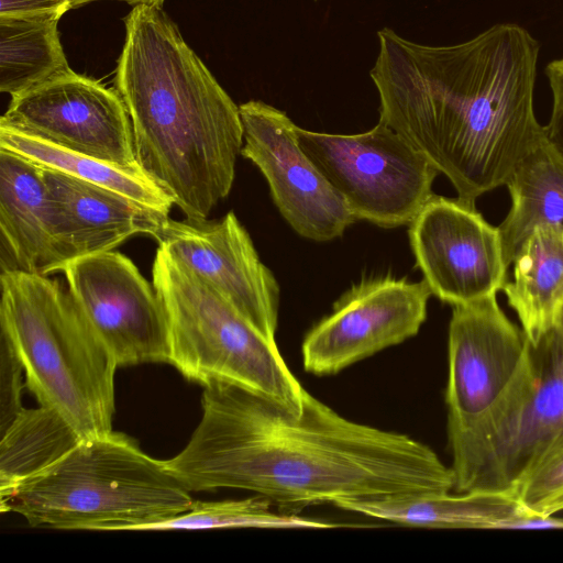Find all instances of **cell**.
<instances>
[{
	"label": "cell",
	"mask_w": 563,
	"mask_h": 563,
	"mask_svg": "<svg viewBox=\"0 0 563 563\" xmlns=\"http://www.w3.org/2000/svg\"><path fill=\"white\" fill-rule=\"evenodd\" d=\"M186 446L165 460L190 493L243 489L280 511L341 499L450 493L454 475L427 444L355 422L307 390L300 412L236 385L205 387Z\"/></svg>",
	"instance_id": "cell-1"
},
{
	"label": "cell",
	"mask_w": 563,
	"mask_h": 563,
	"mask_svg": "<svg viewBox=\"0 0 563 563\" xmlns=\"http://www.w3.org/2000/svg\"><path fill=\"white\" fill-rule=\"evenodd\" d=\"M371 78L379 121L420 151L475 207L507 184L519 163L547 137L536 117L538 41L522 26L500 23L454 45L411 42L377 32Z\"/></svg>",
	"instance_id": "cell-2"
},
{
	"label": "cell",
	"mask_w": 563,
	"mask_h": 563,
	"mask_svg": "<svg viewBox=\"0 0 563 563\" xmlns=\"http://www.w3.org/2000/svg\"><path fill=\"white\" fill-rule=\"evenodd\" d=\"M124 25L115 86L139 167L187 219L205 220L233 186L240 108L162 8L134 5Z\"/></svg>",
	"instance_id": "cell-3"
},
{
	"label": "cell",
	"mask_w": 563,
	"mask_h": 563,
	"mask_svg": "<svg viewBox=\"0 0 563 563\" xmlns=\"http://www.w3.org/2000/svg\"><path fill=\"white\" fill-rule=\"evenodd\" d=\"M0 323L41 406L58 412L81 440L112 431L118 365L48 275L2 268Z\"/></svg>",
	"instance_id": "cell-4"
},
{
	"label": "cell",
	"mask_w": 563,
	"mask_h": 563,
	"mask_svg": "<svg viewBox=\"0 0 563 563\" xmlns=\"http://www.w3.org/2000/svg\"><path fill=\"white\" fill-rule=\"evenodd\" d=\"M194 503L166 468L126 434L81 440L49 467L0 499L33 527L137 530L187 511Z\"/></svg>",
	"instance_id": "cell-5"
},
{
	"label": "cell",
	"mask_w": 563,
	"mask_h": 563,
	"mask_svg": "<svg viewBox=\"0 0 563 563\" xmlns=\"http://www.w3.org/2000/svg\"><path fill=\"white\" fill-rule=\"evenodd\" d=\"M530 382V342L496 295L452 306L445 405L456 493L478 489Z\"/></svg>",
	"instance_id": "cell-6"
},
{
	"label": "cell",
	"mask_w": 563,
	"mask_h": 563,
	"mask_svg": "<svg viewBox=\"0 0 563 563\" xmlns=\"http://www.w3.org/2000/svg\"><path fill=\"white\" fill-rule=\"evenodd\" d=\"M152 277L168 318L169 364L183 376L203 387L236 385L301 411L306 389L276 341L266 339L212 285L161 246Z\"/></svg>",
	"instance_id": "cell-7"
},
{
	"label": "cell",
	"mask_w": 563,
	"mask_h": 563,
	"mask_svg": "<svg viewBox=\"0 0 563 563\" xmlns=\"http://www.w3.org/2000/svg\"><path fill=\"white\" fill-rule=\"evenodd\" d=\"M299 146L356 220L382 228L409 224L434 195L439 170L385 123L358 134L296 126Z\"/></svg>",
	"instance_id": "cell-8"
},
{
	"label": "cell",
	"mask_w": 563,
	"mask_h": 563,
	"mask_svg": "<svg viewBox=\"0 0 563 563\" xmlns=\"http://www.w3.org/2000/svg\"><path fill=\"white\" fill-rule=\"evenodd\" d=\"M63 273L75 305L118 367L169 363L165 307L128 256L112 250L77 257Z\"/></svg>",
	"instance_id": "cell-9"
},
{
	"label": "cell",
	"mask_w": 563,
	"mask_h": 563,
	"mask_svg": "<svg viewBox=\"0 0 563 563\" xmlns=\"http://www.w3.org/2000/svg\"><path fill=\"white\" fill-rule=\"evenodd\" d=\"M0 123L76 153L141 169L119 92L71 68L11 96Z\"/></svg>",
	"instance_id": "cell-10"
},
{
	"label": "cell",
	"mask_w": 563,
	"mask_h": 563,
	"mask_svg": "<svg viewBox=\"0 0 563 563\" xmlns=\"http://www.w3.org/2000/svg\"><path fill=\"white\" fill-rule=\"evenodd\" d=\"M432 295L427 283L379 276L362 279L306 334L302 364L317 376L345 367L416 335Z\"/></svg>",
	"instance_id": "cell-11"
},
{
	"label": "cell",
	"mask_w": 563,
	"mask_h": 563,
	"mask_svg": "<svg viewBox=\"0 0 563 563\" xmlns=\"http://www.w3.org/2000/svg\"><path fill=\"white\" fill-rule=\"evenodd\" d=\"M239 108L244 131L241 155L262 172L283 218L309 240L341 236L356 219L299 146L297 125L284 111L260 100Z\"/></svg>",
	"instance_id": "cell-12"
},
{
	"label": "cell",
	"mask_w": 563,
	"mask_h": 563,
	"mask_svg": "<svg viewBox=\"0 0 563 563\" xmlns=\"http://www.w3.org/2000/svg\"><path fill=\"white\" fill-rule=\"evenodd\" d=\"M409 225L416 265L440 300L463 305L503 290L508 266L500 233L476 207L433 195Z\"/></svg>",
	"instance_id": "cell-13"
},
{
	"label": "cell",
	"mask_w": 563,
	"mask_h": 563,
	"mask_svg": "<svg viewBox=\"0 0 563 563\" xmlns=\"http://www.w3.org/2000/svg\"><path fill=\"white\" fill-rule=\"evenodd\" d=\"M154 239L212 285L266 339L276 341L279 286L233 211L218 220L168 218Z\"/></svg>",
	"instance_id": "cell-14"
},
{
	"label": "cell",
	"mask_w": 563,
	"mask_h": 563,
	"mask_svg": "<svg viewBox=\"0 0 563 563\" xmlns=\"http://www.w3.org/2000/svg\"><path fill=\"white\" fill-rule=\"evenodd\" d=\"M530 356L529 389L494 450L478 489L511 492L528 465L563 429V332L554 325L530 343Z\"/></svg>",
	"instance_id": "cell-15"
},
{
	"label": "cell",
	"mask_w": 563,
	"mask_h": 563,
	"mask_svg": "<svg viewBox=\"0 0 563 563\" xmlns=\"http://www.w3.org/2000/svg\"><path fill=\"white\" fill-rule=\"evenodd\" d=\"M44 169L57 230L71 260L114 250L135 235L155 238L169 214L122 194Z\"/></svg>",
	"instance_id": "cell-16"
},
{
	"label": "cell",
	"mask_w": 563,
	"mask_h": 563,
	"mask_svg": "<svg viewBox=\"0 0 563 563\" xmlns=\"http://www.w3.org/2000/svg\"><path fill=\"white\" fill-rule=\"evenodd\" d=\"M0 229L18 269L51 275L73 260L60 241L43 167L0 148Z\"/></svg>",
	"instance_id": "cell-17"
},
{
	"label": "cell",
	"mask_w": 563,
	"mask_h": 563,
	"mask_svg": "<svg viewBox=\"0 0 563 563\" xmlns=\"http://www.w3.org/2000/svg\"><path fill=\"white\" fill-rule=\"evenodd\" d=\"M344 510L385 521L457 529H509L526 510L512 492L477 489L466 493H421L341 499Z\"/></svg>",
	"instance_id": "cell-18"
},
{
	"label": "cell",
	"mask_w": 563,
	"mask_h": 563,
	"mask_svg": "<svg viewBox=\"0 0 563 563\" xmlns=\"http://www.w3.org/2000/svg\"><path fill=\"white\" fill-rule=\"evenodd\" d=\"M512 264L514 280L503 291L533 344L555 325L563 305V225L536 228Z\"/></svg>",
	"instance_id": "cell-19"
},
{
	"label": "cell",
	"mask_w": 563,
	"mask_h": 563,
	"mask_svg": "<svg viewBox=\"0 0 563 563\" xmlns=\"http://www.w3.org/2000/svg\"><path fill=\"white\" fill-rule=\"evenodd\" d=\"M511 207L498 230L507 266L538 227L563 225V155L544 137L506 184Z\"/></svg>",
	"instance_id": "cell-20"
},
{
	"label": "cell",
	"mask_w": 563,
	"mask_h": 563,
	"mask_svg": "<svg viewBox=\"0 0 563 563\" xmlns=\"http://www.w3.org/2000/svg\"><path fill=\"white\" fill-rule=\"evenodd\" d=\"M0 148L34 164L122 194L169 214L172 199L141 169H128L76 153L0 123Z\"/></svg>",
	"instance_id": "cell-21"
},
{
	"label": "cell",
	"mask_w": 563,
	"mask_h": 563,
	"mask_svg": "<svg viewBox=\"0 0 563 563\" xmlns=\"http://www.w3.org/2000/svg\"><path fill=\"white\" fill-rule=\"evenodd\" d=\"M81 439L55 410L25 409L1 433L0 499L57 462Z\"/></svg>",
	"instance_id": "cell-22"
},
{
	"label": "cell",
	"mask_w": 563,
	"mask_h": 563,
	"mask_svg": "<svg viewBox=\"0 0 563 563\" xmlns=\"http://www.w3.org/2000/svg\"><path fill=\"white\" fill-rule=\"evenodd\" d=\"M55 16L0 15V90L10 96L29 90L68 66Z\"/></svg>",
	"instance_id": "cell-23"
},
{
	"label": "cell",
	"mask_w": 563,
	"mask_h": 563,
	"mask_svg": "<svg viewBox=\"0 0 563 563\" xmlns=\"http://www.w3.org/2000/svg\"><path fill=\"white\" fill-rule=\"evenodd\" d=\"M271 500L255 495L238 500L195 501L170 519L153 523L145 531L230 528L328 529L340 525L276 510Z\"/></svg>",
	"instance_id": "cell-24"
},
{
	"label": "cell",
	"mask_w": 563,
	"mask_h": 563,
	"mask_svg": "<svg viewBox=\"0 0 563 563\" xmlns=\"http://www.w3.org/2000/svg\"><path fill=\"white\" fill-rule=\"evenodd\" d=\"M511 492L529 514L555 516L563 511V429L528 465Z\"/></svg>",
	"instance_id": "cell-25"
},
{
	"label": "cell",
	"mask_w": 563,
	"mask_h": 563,
	"mask_svg": "<svg viewBox=\"0 0 563 563\" xmlns=\"http://www.w3.org/2000/svg\"><path fill=\"white\" fill-rule=\"evenodd\" d=\"M22 364L9 340L1 334L0 433L21 412Z\"/></svg>",
	"instance_id": "cell-26"
},
{
	"label": "cell",
	"mask_w": 563,
	"mask_h": 563,
	"mask_svg": "<svg viewBox=\"0 0 563 563\" xmlns=\"http://www.w3.org/2000/svg\"><path fill=\"white\" fill-rule=\"evenodd\" d=\"M75 8L74 0H0L2 16H55Z\"/></svg>",
	"instance_id": "cell-27"
},
{
	"label": "cell",
	"mask_w": 563,
	"mask_h": 563,
	"mask_svg": "<svg viewBox=\"0 0 563 563\" xmlns=\"http://www.w3.org/2000/svg\"><path fill=\"white\" fill-rule=\"evenodd\" d=\"M98 1V0H74V7L82 5L88 2ZM128 2L129 4L137 5V4H147V5H154L159 7L164 4L165 0H119Z\"/></svg>",
	"instance_id": "cell-28"
},
{
	"label": "cell",
	"mask_w": 563,
	"mask_h": 563,
	"mask_svg": "<svg viewBox=\"0 0 563 563\" xmlns=\"http://www.w3.org/2000/svg\"><path fill=\"white\" fill-rule=\"evenodd\" d=\"M555 325L563 332V305L559 311Z\"/></svg>",
	"instance_id": "cell-29"
},
{
	"label": "cell",
	"mask_w": 563,
	"mask_h": 563,
	"mask_svg": "<svg viewBox=\"0 0 563 563\" xmlns=\"http://www.w3.org/2000/svg\"><path fill=\"white\" fill-rule=\"evenodd\" d=\"M317 1V0H316Z\"/></svg>",
	"instance_id": "cell-30"
}]
</instances>
